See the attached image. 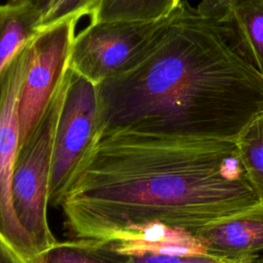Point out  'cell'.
I'll list each match as a JSON object with an SVG mask.
<instances>
[{"instance_id":"1","label":"cell","mask_w":263,"mask_h":263,"mask_svg":"<svg viewBox=\"0 0 263 263\" xmlns=\"http://www.w3.org/2000/svg\"><path fill=\"white\" fill-rule=\"evenodd\" d=\"M259 202L235 141L103 130L61 203L72 238L112 240L145 225L192 233Z\"/></svg>"},{"instance_id":"2","label":"cell","mask_w":263,"mask_h":263,"mask_svg":"<svg viewBox=\"0 0 263 263\" xmlns=\"http://www.w3.org/2000/svg\"><path fill=\"white\" fill-rule=\"evenodd\" d=\"M100 130L235 141L263 109V76L228 30L182 0L148 55L97 85Z\"/></svg>"},{"instance_id":"3","label":"cell","mask_w":263,"mask_h":263,"mask_svg":"<svg viewBox=\"0 0 263 263\" xmlns=\"http://www.w3.org/2000/svg\"><path fill=\"white\" fill-rule=\"evenodd\" d=\"M70 74L71 68L68 67L44 112L27 139L20 145L13 166L11 181L13 209L37 253L58 241L47 219L48 193L54 133Z\"/></svg>"},{"instance_id":"4","label":"cell","mask_w":263,"mask_h":263,"mask_svg":"<svg viewBox=\"0 0 263 263\" xmlns=\"http://www.w3.org/2000/svg\"><path fill=\"white\" fill-rule=\"evenodd\" d=\"M168 15L156 21L89 22L75 35L69 67L96 85L132 70L157 43Z\"/></svg>"},{"instance_id":"5","label":"cell","mask_w":263,"mask_h":263,"mask_svg":"<svg viewBox=\"0 0 263 263\" xmlns=\"http://www.w3.org/2000/svg\"><path fill=\"white\" fill-rule=\"evenodd\" d=\"M97 85L71 69L52 146L48 203L61 206L76 172L100 130Z\"/></svg>"},{"instance_id":"6","label":"cell","mask_w":263,"mask_h":263,"mask_svg":"<svg viewBox=\"0 0 263 263\" xmlns=\"http://www.w3.org/2000/svg\"><path fill=\"white\" fill-rule=\"evenodd\" d=\"M29 54L30 43L0 72V233L7 247L25 263H30L37 251L16 218L11 181L21 142L20 100Z\"/></svg>"},{"instance_id":"7","label":"cell","mask_w":263,"mask_h":263,"mask_svg":"<svg viewBox=\"0 0 263 263\" xmlns=\"http://www.w3.org/2000/svg\"><path fill=\"white\" fill-rule=\"evenodd\" d=\"M78 21L70 20L41 31L30 42L29 65L20 100L21 142L44 112L69 67Z\"/></svg>"},{"instance_id":"8","label":"cell","mask_w":263,"mask_h":263,"mask_svg":"<svg viewBox=\"0 0 263 263\" xmlns=\"http://www.w3.org/2000/svg\"><path fill=\"white\" fill-rule=\"evenodd\" d=\"M190 235L205 253L256 263L263 254V202L204 225Z\"/></svg>"},{"instance_id":"9","label":"cell","mask_w":263,"mask_h":263,"mask_svg":"<svg viewBox=\"0 0 263 263\" xmlns=\"http://www.w3.org/2000/svg\"><path fill=\"white\" fill-rule=\"evenodd\" d=\"M41 12L24 0L0 4V72L41 31Z\"/></svg>"},{"instance_id":"10","label":"cell","mask_w":263,"mask_h":263,"mask_svg":"<svg viewBox=\"0 0 263 263\" xmlns=\"http://www.w3.org/2000/svg\"><path fill=\"white\" fill-rule=\"evenodd\" d=\"M219 23L228 30L247 61L263 76V0L235 5Z\"/></svg>"},{"instance_id":"11","label":"cell","mask_w":263,"mask_h":263,"mask_svg":"<svg viewBox=\"0 0 263 263\" xmlns=\"http://www.w3.org/2000/svg\"><path fill=\"white\" fill-rule=\"evenodd\" d=\"M30 263H132L108 240L73 238L38 252Z\"/></svg>"},{"instance_id":"12","label":"cell","mask_w":263,"mask_h":263,"mask_svg":"<svg viewBox=\"0 0 263 263\" xmlns=\"http://www.w3.org/2000/svg\"><path fill=\"white\" fill-rule=\"evenodd\" d=\"M235 144L247 181L263 202V109L245 126Z\"/></svg>"},{"instance_id":"13","label":"cell","mask_w":263,"mask_h":263,"mask_svg":"<svg viewBox=\"0 0 263 263\" xmlns=\"http://www.w3.org/2000/svg\"><path fill=\"white\" fill-rule=\"evenodd\" d=\"M179 0H101L89 22L156 21L167 16Z\"/></svg>"},{"instance_id":"14","label":"cell","mask_w":263,"mask_h":263,"mask_svg":"<svg viewBox=\"0 0 263 263\" xmlns=\"http://www.w3.org/2000/svg\"><path fill=\"white\" fill-rule=\"evenodd\" d=\"M100 2L101 0H51L41 16L40 31L65 21H79L85 15L90 18Z\"/></svg>"},{"instance_id":"15","label":"cell","mask_w":263,"mask_h":263,"mask_svg":"<svg viewBox=\"0 0 263 263\" xmlns=\"http://www.w3.org/2000/svg\"><path fill=\"white\" fill-rule=\"evenodd\" d=\"M128 257L132 263H240L203 251L150 252Z\"/></svg>"},{"instance_id":"16","label":"cell","mask_w":263,"mask_h":263,"mask_svg":"<svg viewBox=\"0 0 263 263\" xmlns=\"http://www.w3.org/2000/svg\"><path fill=\"white\" fill-rule=\"evenodd\" d=\"M245 1L248 0H200L196 10L205 18L221 22L227 16L232 7Z\"/></svg>"},{"instance_id":"17","label":"cell","mask_w":263,"mask_h":263,"mask_svg":"<svg viewBox=\"0 0 263 263\" xmlns=\"http://www.w3.org/2000/svg\"><path fill=\"white\" fill-rule=\"evenodd\" d=\"M0 263H25L0 239Z\"/></svg>"},{"instance_id":"18","label":"cell","mask_w":263,"mask_h":263,"mask_svg":"<svg viewBox=\"0 0 263 263\" xmlns=\"http://www.w3.org/2000/svg\"><path fill=\"white\" fill-rule=\"evenodd\" d=\"M24 1H27L30 4H32L36 9H38L41 12V14H43V12L47 8L51 0H24Z\"/></svg>"},{"instance_id":"19","label":"cell","mask_w":263,"mask_h":263,"mask_svg":"<svg viewBox=\"0 0 263 263\" xmlns=\"http://www.w3.org/2000/svg\"><path fill=\"white\" fill-rule=\"evenodd\" d=\"M256 263H263V257H261V258H260Z\"/></svg>"},{"instance_id":"20","label":"cell","mask_w":263,"mask_h":263,"mask_svg":"<svg viewBox=\"0 0 263 263\" xmlns=\"http://www.w3.org/2000/svg\"><path fill=\"white\" fill-rule=\"evenodd\" d=\"M0 239H2V240H3V241H4V239H3V237H2V235H1V233H0ZM4 243H5V242H4ZM5 245H6V243H5ZM6 246H7V245H6Z\"/></svg>"},{"instance_id":"21","label":"cell","mask_w":263,"mask_h":263,"mask_svg":"<svg viewBox=\"0 0 263 263\" xmlns=\"http://www.w3.org/2000/svg\"><path fill=\"white\" fill-rule=\"evenodd\" d=\"M181 1H182V0H179V2H181Z\"/></svg>"}]
</instances>
